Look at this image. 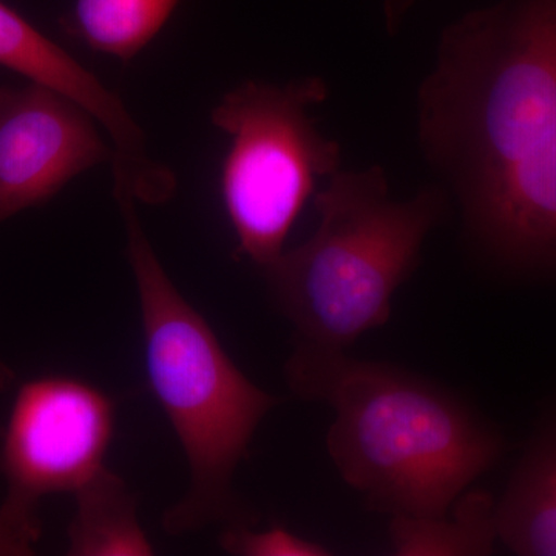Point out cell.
Returning <instances> with one entry per match:
<instances>
[{"label":"cell","mask_w":556,"mask_h":556,"mask_svg":"<svg viewBox=\"0 0 556 556\" xmlns=\"http://www.w3.org/2000/svg\"><path fill=\"white\" fill-rule=\"evenodd\" d=\"M419 138L486 257L556 274V0H501L445 28Z\"/></svg>","instance_id":"6da1fadb"},{"label":"cell","mask_w":556,"mask_h":556,"mask_svg":"<svg viewBox=\"0 0 556 556\" xmlns=\"http://www.w3.org/2000/svg\"><path fill=\"white\" fill-rule=\"evenodd\" d=\"M285 376L299 397L334 412L328 455L375 514L447 517L506 450L466 397L397 365L295 343Z\"/></svg>","instance_id":"7a4b0ae2"},{"label":"cell","mask_w":556,"mask_h":556,"mask_svg":"<svg viewBox=\"0 0 556 556\" xmlns=\"http://www.w3.org/2000/svg\"><path fill=\"white\" fill-rule=\"evenodd\" d=\"M144 334L146 369L190 468L185 497L164 515L170 535L207 526H254L233 485L252 438L278 399L241 372L206 318L179 294L142 229L135 201L119 203Z\"/></svg>","instance_id":"3957f363"},{"label":"cell","mask_w":556,"mask_h":556,"mask_svg":"<svg viewBox=\"0 0 556 556\" xmlns=\"http://www.w3.org/2000/svg\"><path fill=\"white\" fill-rule=\"evenodd\" d=\"M318 228L263 270L294 343L346 351L388 324L394 294L415 273L430 230L447 211L445 190L393 201L382 167L336 172L316 195Z\"/></svg>","instance_id":"277c9868"},{"label":"cell","mask_w":556,"mask_h":556,"mask_svg":"<svg viewBox=\"0 0 556 556\" xmlns=\"http://www.w3.org/2000/svg\"><path fill=\"white\" fill-rule=\"evenodd\" d=\"M327 98L320 78L247 80L212 109L211 123L229 138L219 188L237 251L262 270L283 254L317 179L339 172L338 142L321 137L309 116Z\"/></svg>","instance_id":"5b68a950"},{"label":"cell","mask_w":556,"mask_h":556,"mask_svg":"<svg viewBox=\"0 0 556 556\" xmlns=\"http://www.w3.org/2000/svg\"><path fill=\"white\" fill-rule=\"evenodd\" d=\"M112 399L86 380L42 376L21 387L0 444L5 503L38 511L40 497L75 493L104 466Z\"/></svg>","instance_id":"8992f818"},{"label":"cell","mask_w":556,"mask_h":556,"mask_svg":"<svg viewBox=\"0 0 556 556\" xmlns=\"http://www.w3.org/2000/svg\"><path fill=\"white\" fill-rule=\"evenodd\" d=\"M100 123L60 91L0 87V223L43 206L72 179L113 160Z\"/></svg>","instance_id":"52a82bcc"},{"label":"cell","mask_w":556,"mask_h":556,"mask_svg":"<svg viewBox=\"0 0 556 556\" xmlns=\"http://www.w3.org/2000/svg\"><path fill=\"white\" fill-rule=\"evenodd\" d=\"M0 67L60 91L90 112L108 131L116 177L141 179L155 169L156 160L150 155L148 138L118 94L2 0Z\"/></svg>","instance_id":"ba28073f"},{"label":"cell","mask_w":556,"mask_h":556,"mask_svg":"<svg viewBox=\"0 0 556 556\" xmlns=\"http://www.w3.org/2000/svg\"><path fill=\"white\" fill-rule=\"evenodd\" d=\"M497 536L522 556H556V407L496 501Z\"/></svg>","instance_id":"9c48e42d"},{"label":"cell","mask_w":556,"mask_h":556,"mask_svg":"<svg viewBox=\"0 0 556 556\" xmlns=\"http://www.w3.org/2000/svg\"><path fill=\"white\" fill-rule=\"evenodd\" d=\"M68 555L146 556L153 546L139 525L137 500L123 478L102 467L75 492Z\"/></svg>","instance_id":"30bf717a"},{"label":"cell","mask_w":556,"mask_h":556,"mask_svg":"<svg viewBox=\"0 0 556 556\" xmlns=\"http://www.w3.org/2000/svg\"><path fill=\"white\" fill-rule=\"evenodd\" d=\"M442 518L390 519L391 551L397 556L492 555L497 536L496 501L482 490L463 493Z\"/></svg>","instance_id":"8fae6325"},{"label":"cell","mask_w":556,"mask_h":556,"mask_svg":"<svg viewBox=\"0 0 556 556\" xmlns=\"http://www.w3.org/2000/svg\"><path fill=\"white\" fill-rule=\"evenodd\" d=\"M181 0H75L64 30L97 53L129 62L163 30Z\"/></svg>","instance_id":"7c38bea8"},{"label":"cell","mask_w":556,"mask_h":556,"mask_svg":"<svg viewBox=\"0 0 556 556\" xmlns=\"http://www.w3.org/2000/svg\"><path fill=\"white\" fill-rule=\"evenodd\" d=\"M254 526L225 527L223 551L239 556H327L331 548L313 540L295 535L283 527L254 530Z\"/></svg>","instance_id":"4fadbf2b"},{"label":"cell","mask_w":556,"mask_h":556,"mask_svg":"<svg viewBox=\"0 0 556 556\" xmlns=\"http://www.w3.org/2000/svg\"><path fill=\"white\" fill-rule=\"evenodd\" d=\"M39 536L38 511L3 501L0 506V555H31Z\"/></svg>","instance_id":"5bb4252c"},{"label":"cell","mask_w":556,"mask_h":556,"mask_svg":"<svg viewBox=\"0 0 556 556\" xmlns=\"http://www.w3.org/2000/svg\"><path fill=\"white\" fill-rule=\"evenodd\" d=\"M416 0H386L383 13H386V25L388 33L394 35L401 27L402 21L407 16L409 9Z\"/></svg>","instance_id":"9a60e30c"},{"label":"cell","mask_w":556,"mask_h":556,"mask_svg":"<svg viewBox=\"0 0 556 556\" xmlns=\"http://www.w3.org/2000/svg\"><path fill=\"white\" fill-rule=\"evenodd\" d=\"M11 380H13V371L0 361V388L5 387Z\"/></svg>","instance_id":"2e32d148"}]
</instances>
